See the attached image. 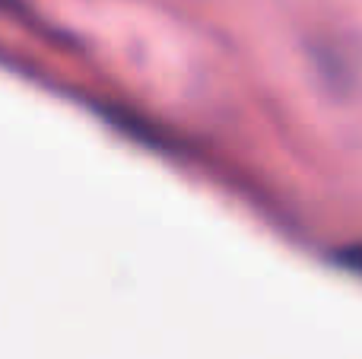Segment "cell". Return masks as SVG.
<instances>
[{
    "instance_id": "cell-1",
    "label": "cell",
    "mask_w": 362,
    "mask_h": 359,
    "mask_svg": "<svg viewBox=\"0 0 362 359\" xmlns=\"http://www.w3.org/2000/svg\"><path fill=\"white\" fill-rule=\"evenodd\" d=\"M340 264H346L350 271L362 273V248H350V252H340Z\"/></svg>"
}]
</instances>
